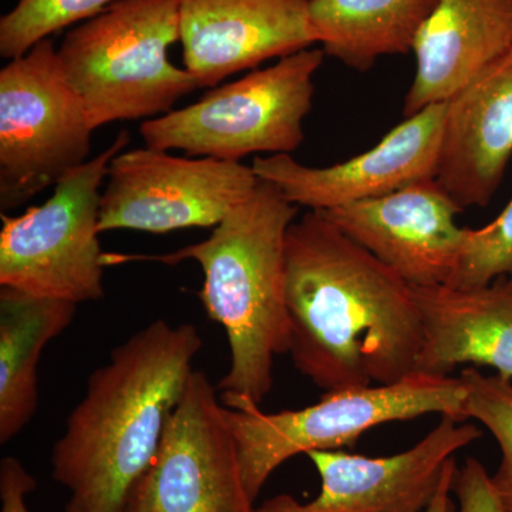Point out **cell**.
<instances>
[{"label":"cell","mask_w":512,"mask_h":512,"mask_svg":"<svg viewBox=\"0 0 512 512\" xmlns=\"http://www.w3.org/2000/svg\"><path fill=\"white\" fill-rule=\"evenodd\" d=\"M289 355L319 389L393 384L416 373L423 330L413 286L309 211L286 234Z\"/></svg>","instance_id":"cell-1"},{"label":"cell","mask_w":512,"mask_h":512,"mask_svg":"<svg viewBox=\"0 0 512 512\" xmlns=\"http://www.w3.org/2000/svg\"><path fill=\"white\" fill-rule=\"evenodd\" d=\"M201 348L191 323L157 319L94 370L52 450V476L70 493L66 512H127Z\"/></svg>","instance_id":"cell-2"},{"label":"cell","mask_w":512,"mask_h":512,"mask_svg":"<svg viewBox=\"0 0 512 512\" xmlns=\"http://www.w3.org/2000/svg\"><path fill=\"white\" fill-rule=\"evenodd\" d=\"M299 207L268 181L212 228L210 237L167 255L104 254L106 266L128 261L197 262L205 312L228 336L231 363L218 387L256 404L274 386L275 356L289 352L286 234Z\"/></svg>","instance_id":"cell-3"},{"label":"cell","mask_w":512,"mask_h":512,"mask_svg":"<svg viewBox=\"0 0 512 512\" xmlns=\"http://www.w3.org/2000/svg\"><path fill=\"white\" fill-rule=\"evenodd\" d=\"M175 42L178 0H114L64 36L57 49L60 66L94 130L164 116L200 89L187 69L168 59Z\"/></svg>","instance_id":"cell-4"},{"label":"cell","mask_w":512,"mask_h":512,"mask_svg":"<svg viewBox=\"0 0 512 512\" xmlns=\"http://www.w3.org/2000/svg\"><path fill=\"white\" fill-rule=\"evenodd\" d=\"M220 399L254 501L272 474L299 454L352 448L377 426L426 414L468 421L467 387L461 377L421 373L393 384L330 390L312 406L276 413H264L259 404L237 394L222 393Z\"/></svg>","instance_id":"cell-5"},{"label":"cell","mask_w":512,"mask_h":512,"mask_svg":"<svg viewBox=\"0 0 512 512\" xmlns=\"http://www.w3.org/2000/svg\"><path fill=\"white\" fill-rule=\"evenodd\" d=\"M325 56L322 49L301 50L211 90L184 109L146 120L140 127L144 144L235 163L251 154H291L305 140L313 77Z\"/></svg>","instance_id":"cell-6"},{"label":"cell","mask_w":512,"mask_h":512,"mask_svg":"<svg viewBox=\"0 0 512 512\" xmlns=\"http://www.w3.org/2000/svg\"><path fill=\"white\" fill-rule=\"evenodd\" d=\"M130 144L126 130L99 156L56 185L52 197L18 217L2 214L0 286L76 305L104 298L101 188L111 161Z\"/></svg>","instance_id":"cell-7"},{"label":"cell","mask_w":512,"mask_h":512,"mask_svg":"<svg viewBox=\"0 0 512 512\" xmlns=\"http://www.w3.org/2000/svg\"><path fill=\"white\" fill-rule=\"evenodd\" d=\"M94 128L45 39L0 70V210H16L90 160Z\"/></svg>","instance_id":"cell-8"},{"label":"cell","mask_w":512,"mask_h":512,"mask_svg":"<svg viewBox=\"0 0 512 512\" xmlns=\"http://www.w3.org/2000/svg\"><path fill=\"white\" fill-rule=\"evenodd\" d=\"M254 168L143 147L110 163L100 198V234L114 229L167 234L215 228L255 191Z\"/></svg>","instance_id":"cell-9"},{"label":"cell","mask_w":512,"mask_h":512,"mask_svg":"<svg viewBox=\"0 0 512 512\" xmlns=\"http://www.w3.org/2000/svg\"><path fill=\"white\" fill-rule=\"evenodd\" d=\"M151 512H255L217 387L194 370L143 478Z\"/></svg>","instance_id":"cell-10"},{"label":"cell","mask_w":512,"mask_h":512,"mask_svg":"<svg viewBox=\"0 0 512 512\" xmlns=\"http://www.w3.org/2000/svg\"><path fill=\"white\" fill-rule=\"evenodd\" d=\"M481 436L476 424L441 416L419 443L393 456L311 451L306 456L318 471L319 494L308 503L275 495L255 512H423L448 461Z\"/></svg>","instance_id":"cell-11"},{"label":"cell","mask_w":512,"mask_h":512,"mask_svg":"<svg viewBox=\"0 0 512 512\" xmlns=\"http://www.w3.org/2000/svg\"><path fill=\"white\" fill-rule=\"evenodd\" d=\"M446 103L404 117L376 144L329 167H309L291 154L256 157L259 180L274 184L296 207L325 212L384 197L417 181L436 178Z\"/></svg>","instance_id":"cell-12"},{"label":"cell","mask_w":512,"mask_h":512,"mask_svg":"<svg viewBox=\"0 0 512 512\" xmlns=\"http://www.w3.org/2000/svg\"><path fill=\"white\" fill-rule=\"evenodd\" d=\"M463 211L429 178L322 214L404 282L430 288L450 285L457 274L467 234L457 224Z\"/></svg>","instance_id":"cell-13"},{"label":"cell","mask_w":512,"mask_h":512,"mask_svg":"<svg viewBox=\"0 0 512 512\" xmlns=\"http://www.w3.org/2000/svg\"><path fill=\"white\" fill-rule=\"evenodd\" d=\"M311 0H178L184 69L200 89L311 49Z\"/></svg>","instance_id":"cell-14"},{"label":"cell","mask_w":512,"mask_h":512,"mask_svg":"<svg viewBox=\"0 0 512 512\" xmlns=\"http://www.w3.org/2000/svg\"><path fill=\"white\" fill-rule=\"evenodd\" d=\"M512 157V50L446 101L437 183L461 208H484Z\"/></svg>","instance_id":"cell-15"},{"label":"cell","mask_w":512,"mask_h":512,"mask_svg":"<svg viewBox=\"0 0 512 512\" xmlns=\"http://www.w3.org/2000/svg\"><path fill=\"white\" fill-rule=\"evenodd\" d=\"M512 50V0H437L413 53L404 117L446 103Z\"/></svg>","instance_id":"cell-16"},{"label":"cell","mask_w":512,"mask_h":512,"mask_svg":"<svg viewBox=\"0 0 512 512\" xmlns=\"http://www.w3.org/2000/svg\"><path fill=\"white\" fill-rule=\"evenodd\" d=\"M413 291L423 330L416 373L448 377L458 366H483L512 382V279Z\"/></svg>","instance_id":"cell-17"},{"label":"cell","mask_w":512,"mask_h":512,"mask_svg":"<svg viewBox=\"0 0 512 512\" xmlns=\"http://www.w3.org/2000/svg\"><path fill=\"white\" fill-rule=\"evenodd\" d=\"M77 305L0 286V444L25 429L39 407L37 366L72 325Z\"/></svg>","instance_id":"cell-18"},{"label":"cell","mask_w":512,"mask_h":512,"mask_svg":"<svg viewBox=\"0 0 512 512\" xmlns=\"http://www.w3.org/2000/svg\"><path fill=\"white\" fill-rule=\"evenodd\" d=\"M436 5L437 0H311L309 22L326 56L367 72L380 57L413 52Z\"/></svg>","instance_id":"cell-19"},{"label":"cell","mask_w":512,"mask_h":512,"mask_svg":"<svg viewBox=\"0 0 512 512\" xmlns=\"http://www.w3.org/2000/svg\"><path fill=\"white\" fill-rule=\"evenodd\" d=\"M460 377L467 387V420L480 421L500 447V466L491 483L504 512H512V382L485 376L477 367H464Z\"/></svg>","instance_id":"cell-20"},{"label":"cell","mask_w":512,"mask_h":512,"mask_svg":"<svg viewBox=\"0 0 512 512\" xmlns=\"http://www.w3.org/2000/svg\"><path fill=\"white\" fill-rule=\"evenodd\" d=\"M114 0H16L0 18V56L16 59L42 40L103 12Z\"/></svg>","instance_id":"cell-21"},{"label":"cell","mask_w":512,"mask_h":512,"mask_svg":"<svg viewBox=\"0 0 512 512\" xmlns=\"http://www.w3.org/2000/svg\"><path fill=\"white\" fill-rule=\"evenodd\" d=\"M512 279V198L501 214L481 228H467L463 256L451 286L477 288Z\"/></svg>","instance_id":"cell-22"},{"label":"cell","mask_w":512,"mask_h":512,"mask_svg":"<svg viewBox=\"0 0 512 512\" xmlns=\"http://www.w3.org/2000/svg\"><path fill=\"white\" fill-rule=\"evenodd\" d=\"M453 494L457 498V512H504L491 476L477 458H467L464 466L457 468Z\"/></svg>","instance_id":"cell-23"},{"label":"cell","mask_w":512,"mask_h":512,"mask_svg":"<svg viewBox=\"0 0 512 512\" xmlns=\"http://www.w3.org/2000/svg\"><path fill=\"white\" fill-rule=\"evenodd\" d=\"M36 480L16 457H3L0 463V512H30L26 495L35 491Z\"/></svg>","instance_id":"cell-24"},{"label":"cell","mask_w":512,"mask_h":512,"mask_svg":"<svg viewBox=\"0 0 512 512\" xmlns=\"http://www.w3.org/2000/svg\"><path fill=\"white\" fill-rule=\"evenodd\" d=\"M457 460L456 457L451 458L444 467L443 476L433 500L427 505L426 510L423 512H451L453 503H451V494H453L454 478L457 473Z\"/></svg>","instance_id":"cell-25"},{"label":"cell","mask_w":512,"mask_h":512,"mask_svg":"<svg viewBox=\"0 0 512 512\" xmlns=\"http://www.w3.org/2000/svg\"><path fill=\"white\" fill-rule=\"evenodd\" d=\"M127 512H151L143 483L138 485L136 493H134L133 498H131L130 505H128Z\"/></svg>","instance_id":"cell-26"}]
</instances>
